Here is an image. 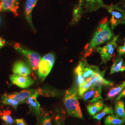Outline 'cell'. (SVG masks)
Wrapping results in <instances>:
<instances>
[{"instance_id": "obj_8", "label": "cell", "mask_w": 125, "mask_h": 125, "mask_svg": "<svg viewBox=\"0 0 125 125\" xmlns=\"http://www.w3.org/2000/svg\"><path fill=\"white\" fill-rule=\"evenodd\" d=\"M14 48L26 58L32 69L34 71H37L41 58L40 56L35 52L26 49L19 44L15 45Z\"/></svg>"}, {"instance_id": "obj_6", "label": "cell", "mask_w": 125, "mask_h": 125, "mask_svg": "<svg viewBox=\"0 0 125 125\" xmlns=\"http://www.w3.org/2000/svg\"><path fill=\"white\" fill-rule=\"evenodd\" d=\"M55 62V57L52 53L47 54L41 58L38 68V75L41 81H44L49 74Z\"/></svg>"}, {"instance_id": "obj_25", "label": "cell", "mask_w": 125, "mask_h": 125, "mask_svg": "<svg viewBox=\"0 0 125 125\" xmlns=\"http://www.w3.org/2000/svg\"><path fill=\"white\" fill-rule=\"evenodd\" d=\"M42 125H52L51 119L49 117L45 116L43 117L42 121Z\"/></svg>"}, {"instance_id": "obj_26", "label": "cell", "mask_w": 125, "mask_h": 125, "mask_svg": "<svg viewBox=\"0 0 125 125\" xmlns=\"http://www.w3.org/2000/svg\"><path fill=\"white\" fill-rule=\"evenodd\" d=\"M125 42L124 45L122 46H120L118 48L117 52H118V54L119 56H123L125 55V38L124 39Z\"/></svg>"}, {"instance_id": "obj_4", "label": "cell", "mask_w": 125, "mask_h": 125, "mask_svg": "<svg viewBox=\"0 0 125 125\" xmlns=\"http://www.w3.org/2000/svg\"><path fill=\"white\" fill-rule=\"evenodd\" d=\"M103 8L111 14V18L109 22L112 29H114L119 25H125V9L121 8L118 4L105 5Z\"/></svg>"}, {"instance_id": "obj_5", "label": "cell", "mask_w": 125, "mask_h": 125, "mask_svg": "<svg viewBox=\"0 0 125 125\" xmlns=\"http://www.w3.org/2000/svg\"><path fill=\"white\" fill-rule=\"evenodd\" d=\"M119 36V35L114 37L112 40L108 42L107 44L103 47L96 48V51L100 54L101 57V64H105L111 59L115 50L117 47V40Z\"/></svg>"}, {"instance_id": "obj_27", "label": "cell", "mask_w": 125, "mask_h": 125, "mask_svg": "<svg viewBox=\"0 0 125 125\" xmlns=\"http://www.w3.org/2000/svg\"><path fill=\"white\" fill-rule=\"evenodd\" d=\"M16 125H27L23 119H17L15 120Z\"/></svg>"}, {"instance_id": "obj_15", "label": "cell", "mask_w": 125, "mask_h": 125, "mask_svg": "<svg viewBox=\"0 0 125 125\" xmlns=\"http://www.w3.org/2000/svg\"><path fill=\"white\" fill-rule=\"evenodd\" d=\"M38 96L39 93L33 94L27 99L25 103H27L31 111L36 115L40 113V104L37 100Z\"/></svg>"}, {"instance_id": "obj_14", "label": "cell", "mask_w": 125, "mask_h": 125, "mask_svg": "<svg viewBox=\"0 0 125 125\" xmlns=\"http://www.w3.org/2000/svg\"><path fill=\"white\" fill-rule=\"evenodd\" d=\"M13 72L14 74L27 76L31 73V69L25 62L19 61L13 64Z\"/></svg>"}, {"instance_id": "obj_22", "label": "cell", "mask_w": 125, "mask_h": 125, "mask_svg": "<svg viewBox=\"0 0 125 125\" xmlns=\"http://www.w3.org/2000/svg\"><path fill=\"white\" fill-rule=\"evenodd\" d=\"M107 114L113 115V109L112 107L104 105L103 109L100 112H99V113L94 115L93 116V118L94 119L97 120L98 121H100L103 119V118Z\"/></svg>"}, {"instance_id": "obj_7", "label": "cell", "mask_w": 125, "mask_h": 125, "mask_svg": "<svg viewBox=\"0 0 125 125\" xmlns=\"http://www.w3.org/2000/svg\"><path fill=\"white\" fill-rule=\"evenodd\" d=\"M105 71L101 72L100 74L94 76L89 81L86 82L83 84L79 86L78 89V93L81 97L83 94L90 88L98 85H110L112 84L111 81L107 80L104 78V76L105 73Z\"/></svg>"}, {"instance_id": "obj_24", "label": "cell", "mask_w": 125, "mask_h": 125, "mask_svg": "<svg viewBox=\"0 0 125 125\" xmlns=\"http://www.w3.org/2000/svg\"><path fill=\"white\" fill-rule=\"evenodd\" d=\"M0 119L4 121L7 125H12L13 124L14 121L13 118L9 114H7L6 112L5 115L2 114V116L0 117Z\"/></svg>"}, {"instance_id": "obj_16", "label": "cell", "mask_w": 125, "mask_h": 125, "mask_svg": "<svg viewBox=\"0 0 125 125\" xmlns=\"http://www.w3.org/2000/svg\"><path fill=\"white\" fill-rule=\"evenodd\" d=\"M38 0H27L25 6L24 13L25 17L29 24L32 28H34V27L32 23V11Z\"/></svg>"}, {"instance_id": "obj_23", "label": "cell", "mask_w": 125, "mask_h": 125, "mask_svg": "<svg viewBox=\"0 0 125 125\" xmlns=\"http://www.w3.org/2000/svg\"><path fill=\"white\" fill-rule=\"evenodd\" d=\"M1 102L4 104L12 106L15 109H17V107L20 104L17 101L9 97L6 94H4L1 96Z\"/></svg>"}, {"instance_id": "obj_17", "label": "cell", "mask_w": 125, "mask_h": 125, "mask_svg": "<svg viewBox=\"0 0 125 125\" xmlns=\"http://www.w3.org/2000/svg\"><path fill=\"white\" fill-rule=\"evenodd\" d=\"M125 71V62L121 56H118L115 59L110 69V74Z\"/></svg>"}, {"instance_id": "obj_31", "label": "cell", "mask_w": 125, "mask_h": 125, "mask_svg": "<svg viewBox=\"0 0 125 125\" xmlns=\"http://www.w3.org/2000/svg\"><path fill=\"white\" fill-rule=\"evenodd\" d=\"M0 11H1V10H0Z\"/></svg>"}, {"instance_id": "obj_9", "label": "cell", "mask_w": 125, "mask_h": 125, "mask_svg": "<svg viewBox=\"0 0 125 125\" xmlns=\"http://www.w3.org/2000/svg\"><path fill=\"white\" fill-rule=\"evenodd\" d=\"M102 85H98L90 88L80 97L84 101L92 103L103 99L102 96Z\"/></svg>"}, {"instance_id": "obj_2", "label": "cell", "mask_w": 125, "mask_h": 125, "mask_svg": "<svg viewBox=\"0 0 125 125\" xmlns=\"http://www.w3.org/2000/svg\"><path fill=\"white\" fill-rule=\"evenodd\" d=\"M101 72L98 66L90 65L85 60L80 61L74 71L76 85L79 87Z\"/></svg>"}, {"instance_id": "obj_30", "label": "cell", "mask_w": 125, "mask_h": 125, "mask_svg": "<svg viewBox=\"0 0 125 125\" xmlns=\"http://www.w3.org/2000/svg\"><path fill=\"white\" fill-rule=\"evenodd\" d=\"M5 41L2 38H0V49L4 45Z\"/></svg>"}, {"instance_id": "obj_21", "label": "cell", "mask_w": 125, "mask_h": 125, "mask_svg": "<svg viewBox=\"0 0 125 125\" xmlns=\"http://www.w3.org/2000/svg\"><path fill=\"white\" fill-rule=\"evenodd\" d=\"M125 88V81L122 82L120 85L118 86L112 88L110 89L108 93H107V100H111L114 98L118 94H120L122 90Z\"/></svg>"}, {"instance_id": "obj_1", "label": "cell", "mask_w": 125, "mask_h": 125, "mask_svg": "<svg viewBox=\"0 0 125 125\" xmlns=\"http://www.w3.org/2000/svg\"><path fill=\"white\" fill-rule=\"evenodd\" d=\"M113 37L107 19H103L99 25L91 40L85 46V57L89 56L96 48L111 40Z\"/></svg>"}, {"instance_id": "obj_28", "label": "cell", "mask_w": 125, "mask_h": 125, "mask_svg": "<svg viewBox=\"0 0 125 125\" xmlns=\"http://www.w3.org/2000/svg\"><path fill=\"white\" fill-rule=\"evenodd\" d=\"M125 97V89H123L122 90V91L120 93V94H119V96L117 97L116 98V100H120L122 98H123V97Z\"/></svg>"}, {"instance_id": "obj_12", "label": "cell", "mask_w": 125, "mask_h": 125, "mask_svg": "<svg viewBox=\"0 0 125 125\" xmlns=\"http://www.w3.org/2000/svg\"><path fill=\"white\" fill-rule=\"evenodd\" d=\"M37 93H39V90L29 89L22 90L19 92H13L6 94L9 98L13 99L20 103H25V101L29 97Z\"/></svg>"}, {"instance_id": "obj_29", "label": "cell", "mask_w": 125, "mask_h": 125, "mask_svg": "<svg viewBox=\"0 0 125 125\" xmlns=\"http://www.w3.org/2000/svg\"><path fill=\"white\" fill-rule=\"evenodd\" d=\"M117 4L121 8L125 10V0H120V2Z\"/></svg>"}, {"instance_id": "obj_19", "label": "cell", "mask_w": 125, "mask_h": 125, "mask_svg": "<svg viewBox=\"0 0 125 125\" xmlns=\"http://www.w3.org/2000/svg\"><path fill=\"white\" fill-rule=\"evenodd\" d=\"M115 116L122 119H125V103L123 100H116L115 103Z\"/></svg>"}, {"instance_id": "obj_18", "label": "cell", "mask_w": 125, "mask_h": 125, "mask_svg": "<svg viewBox=\"0 0 125 125\" xmlns=\"http://www.w3.org/2000/svg\"><path fill=\"white\" fill-rule=\"evenodd\" d=\"M104 105L102 100H98L89 105L87 106V110L90 115L94 116L103 109Z\"/></svg>"}, {"instance_id": "obj_13", "label": "cell", "mask_w": 125, "mask_h": 125, "mask_svg": "<svg viewBox=\"0 0 125 125\" xmlns=\"http://www.w3.org/2000/svg\"><path fill=\"white\" fill-rule=\"evenodd\" d=\"M19 0H0L1 11H10L16 16H18Z\"/></svg>"}, {"instance_id": "obj_11", "label": "cell", "mask_w": 125, "mask_h": 125, "mask_svg": "<svg viewBox=\"0 0 125 125\" xmlns=\"http://www.w3.org/2000/svg\"><path fill=\"white\" fill-rule=\"evenodd\" d=\"M12 84L22 89H27L34 83V81L29 76L13 74L9 76Z\"/></svg>"}, {"instance_id": "obj_20", "label": "cell", "mask_w": 125, "mask_h": 125, "mask_svg": "<svg viewBox=\"0 0 125 125\" xmlns=\"http://www.w3.org/2000/svg\"><path fill=\"white\" fill-rule=\"evenodd\" d=\"M125 123V119L120 118L113 115L107 116L104 121L105 125H123Z\"/></svg>"}, {"instance_id": "obj_3", "label": "cell", "mask_w": 125, "mask_h": 125, "mask_svg": "<svg viewBox=\"0 0 125 125\" xmlns=\"http://www.w3.org/2000/svg\"><path fill=\"white\" fill-rule=\"evenodd\" d=\"M63 103L67 112L70 115L80 119L83 118L75 87H72L66 90L63 99Z\"/></svg>"}, {"instance_id": "obj_10", "label": "cell", "mask_w": 125, "mask_h": 125, "mask_svg": "<svg viewBox=\"0 0 125 125\" xmlns=\"http://www.w3.org/2000/svg\"><path fill=\"white\" fill-rule=\"evenodd\" d=\"M105 4L103 0H79L78 6L82 9L83 13L96 11Z\"/></svg>"}]
</instances>
